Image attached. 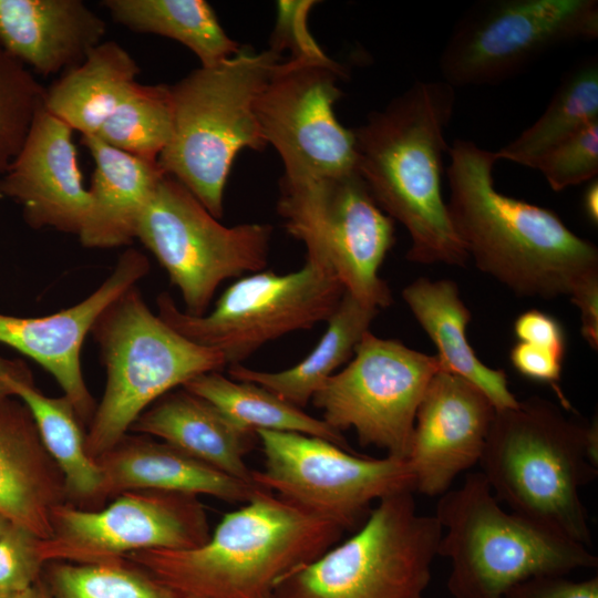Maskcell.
<instances>
[{"mask_svg":"<svg viewBox=\"0 0 598 598\" xmlns=\"http://www.w3.org/2000/svg\"><path fill=\"white\" fill-rule=\"evenodd\" d=\"M272 227L224 226L179 182L164 174L140 216L136 238L176 286L186 313L204 316L226 279L267 266Z\"/></svg>","mask_w":598,"mask_h":598,"instance_id":"obj_11","label":"cell"},{"mask_svg":"<svg viewBox=\"0 0 598 598\" xmlns=\"http://www.w3.org/2000/svg\"><path fill=\"white\" fill-rule=\"evenodd\" d=\"M342 283L306 259L285 275L260 270L233 282L204 316L183 312L167 293L157 299L158 317L189 341L240 364L268 341L328 321L343 293Z\"/></svg>","mask_w":598,"mask_h":598,"instance_id":"obj_10","label":"cell"},{"mask_svg":"<svg viewBox=\"0 0 598 598\" xmlns=\"http://www.w3.org/2000/svg\"><path fill=\"white\" fill-rule=\"evenodd\" d=\"M280 61V53L271 48L241 49L169 85L173 133L158 166L217 219L223 216L224 189L236 155L243 148L260 151L268 145L255 102Z\"/></svg>","mask_w":598,"mask_h":598,"instance_id":"obj_6","label":"cell"},{"mask_svg":"<svg viewBox=\"0 0 598 598\" xmlns=\"http://www.w3.org/2000/svg\"><path fill=\"white\" fill-rule=\"evenodd\" d=\"M256 435L265 462L264 470L251 472L252 484L343 530L362 524L372 503L414 492L406 460L365 457L293 432L258 430Z\"/></svg>","mask_w":598,"mask_h":598,"instance_id":"obj_13","label":"cell"},{"mask_svg":"<svg viewBox=\"0 0 598 598\" xmlns=\"http://www.w3.org/2000/svg\"><path fill=\"white\" fill-rule=\"evenodd\" d=\"M138 73L136 61L121 44L103 41L45 89L44 109L82 136L95 135Z\"/></svg>","mask_w":598,"mask_h":598,"instance_id":"obj_26","label":"cell"},{"mask_svg":"<svg viewBox=\"0 0 598 598\" xmlns=\"http://www.w3.org/2000/svg\"><path fill=\"white\" fill-rule=\"evenodd\" d=\"M131 432L158 437L184 453L247 483L251 472L245 455L258 441L210 402L187 391H169L150 405Z\"/></svg>","mask_w":598,"mask_h":598,"instance_id":"obj_23","label":"cell"},{"mask_svg":"<svg viewBox=\"0 0 598 598\" xmlns=\"http://www.w3.org/2000/svg\"><path fill=\"white\" fill-rule=\"evenodd\" d=\"M454 87L417 81L353 130L357 171L380 208L408 230L410 261L465 266L468 256L442 195Z\"/></svg>","mask_w":598,"mask_h":598,"instance_id":"obj_2","label":"cell"},{"mask_svg":"<svg viewBox=\"0 0 598 598\" xmlns=\"http://www.w3.org/2000/svg\"><path fill=\"white\" fill-rule=\"evenodd\" d=\"M44 95L29 69L0 47V174L21 152Z\"/></svg>","mask_w":598,"mask_h":598,"instance_id":"obj_34","label":"cell"},{"mask_svg":"<svg viewBox=\"0 0 598 598\" xmlns=\"http://www.w3.org/2000/svg\"><path fill=\"white\" fill-rule=\"evenodd\" d=\"M315 1H280L278 21L271 49L277 52L289 48L293 56H317L324 52L308 30V13Z\"/></svg>","mask_w":598,"mask_h":598,"instance_id":"obj_37","label":"cell"},{"mask_svg":"<svg viewBox=\"0 0 598 598\" xmlns=\"http://www.w3.org/2000/svg\"><path fill=\"white\" fill-rule=\"evenodd\" d=\"M504 598H598V577L571 580L566 576H539L512 587Z\"/></svg>","mask_w":598,"mask_h":598,"instance_id":"obj_39","label":"cell"},{"mask_svg":"<svg viewBox=\"0 0 598 598\" xmlns=\"http://www.w3.org/2000/svg\"><path fill=\"white\" fill-rule=\"evenodd\" d=\"M530 168L539 171L555 192L595 179L598 174V121L550 148Z\"/></svg>","mask_w":598,"mask_h":598,"instance_id":"obj_35","label":"cell"},{"mask_svg":"<svg viewBox=\"0 0 598 598\" xmlns=\"http://www.w3.org/2000/svg\"><path fill=\"white\" fill-rule=\"evenodd\" d=\"M172 133L169 85L136 82L95 136L111 147L157 163Z\"/></svg>","mask_w":598,"mask_h":598,"instance_id":"obj_32","label":"cell"},{"mask_svg":"<svg viewBox=\"0 0 598 598\" xmlns=\"http://www.w3.org/2000/svg\"><path fill=\"white\" fill-rule=\"evenodd\" d=\"M13 598H52L42 579L38 580L29 589L17 594Z\"/></svg>","mask_w":598,"mask_h":598,"instance_id":"obj_43","label":"cell"},{"mask_svg":"<svg viewBox=\"0 0 598 598\" xmlns=\"http://www.w3.org/2000/svg\"><path fill=\"white\" fill-rule=\"evenodd\" d=\"M72 128L43 107L27 141L0 178V197L22 207L32 228L79 236L90 207Z\"/></svg>","mask_w":598,"mask_h":598,"instance_id":"obj_19","label":"cell"},{"mask_svg":"<svg viewBox=\"0 0 598 598\" xmlns=\"http://www.w3.org/2000/svg\"><path fill=\"white\" fill-rule=\"evenodd\" d=\"M343 532L258 487L203 545L125 558L182 598H272L285 577L323 555Z\"/></svg>","mask_w":598,"mask_h":598,"instance_id":"obj_3","label":"cell"},{"mask_svg":"<svg viewBox=\"0 0 598 598\" xmlns=\"http://www.w3.org/2000/svg\"><path fill=\"white\" fill-rule=\"evenodd\" d=\"M448 213L475 266L522 297L570 296L598 277V249L551 209L495 187V152L457 138L448 148Z\"/></svg>","mask_w":598,"mask_h":598,"instance_id":"obj_1","label":"cell"},{"mask_svg":"<svg viewBox=\"0 0 598 598\" xmlns=\"http://www.w3.org/2000/svg\"><path fill=\"white\" fill-rule=\"evenodd\" d=\"M412 315L437 349L443 371L480 388L496 410L513 408L518 400L508 388L506 373L485 365L466 338L471 311L450 279L417 278L402 291Z\"/></svg>","mask_w":598,"mask_h":598,"instance_id":"obj_25","label":"cell"},{"mask_svg":"<svg viewBox=\"0 0 598 598\" xmlns=\"http://www.w3.org/2000/svg\"><path fill=\"white\" fill-rule=\"evenodd\" d=\"M509 360L524 378L550 384L559 396L561 408L566 411L571 409L558 386L564 357L548 349L518 341L509 352Z\"/></svg>","mask_w":598,"mask_h":598,"instance_id":"obj_38","label":"cell"},{"mask_svg":"<svg viewBox=\"0 0 598 598\" xmlns=\"http://www.w3.org/2000/svg\"><path fill=\"white\" fill-rule=\"evenodd\" d=\"M514 333L520 342L548 349L565 358V329L558 319L549 313L537 309L520 313L514 322Z\"/></svg>","mask_w":598,"mask_h":598,"instance_id":"obj_40","label":"cell"},{"mask_svg":"<svg viewBox=\"0 0 598 598\" xmlns=\"http://www.w3.org/2000/svg\"><path fill=\"white\" fill-rule=\"evenodd\" d=\"M478 464L512 512L592 547L580 493L598 474L596 421L580 423L544 398L518 400L496 410Z\"/></svg>","mask_w":598,"mask_h":598,"instance_id":"obj_4","label":"cell"},{"mask_svg":"<svg viewBox=\"0 0 598 598\" xmlns=\"http://www.w3.org/2000/svg\"><path fill=\"white\" fill-rule=\"evenodd\" d=\"M379 310L344 291L328 328L313 350L296 365L278 372L229 365V378L257 384L288 403L303 409L324 382L353 357Z\"/></svg>","mask_w":598,"mask_h":598,"instance_id":"obj_27","label":"cell"},{"mask_svg":"<svg viewBox=\"0 0 598 598\" xmlns=\"http://www.w3.org/2000/svg\"><path fill=\"white\" fill-rule=\"evenodd\" d=\"M95 461L107 498L132 491H159L246 503L258 488L143 434H125Z\"/></svg>","mask_w":598,"mask_h":598,"instance_id":"obj_22","label":"cell"},{"mask_svg":"<svg viewBox=\"0 0 598 598\" xmlns=\"http://www.w3.org/2000/svg\"><path fill=\"white\" fill-rule=\"evenodd\" d=\"M440 370L436 354L367 331L348 364L324 382L311 402L334 430L353 429L361 445L406 460L419 405Z\"/></svg>","mask_w":598,"mask_h":598,"instance_id":"obj_14","label":"cell"},{"mask_svg":"<svg viewBox=\"0 0 598 598\" xmlns=\"http://www.w3.org/2000/svg\"><path fill=\"white\" fill-rule=\"evenodd\" d=\"M11 523L0 513V537L4 534Z\"/></svg>","mask_w":598,"mask_h":598,"instance_id":"obj_45","label":"cell"},{"mask_svg":"<svg viewBox=\"0 0 598 598\" xmlns=\"http://www.w3.org/2000/svg\"><path fill=\"white\" fill-rule=\"evenodd\" d=\"M90 333L106 369L105 391L85 433L93 460L161 396L227 365L223 353L189 341L154 315L136 286L102 311Z\"/></svg>","mask_w":598,"mask_h":598,"instance_id":"obj_7","label":"cell"},{"mask_svg":"<svg viewBox=\"0 0 598 598\" xmlns=\"http://www.w3.org/2000/svg\"><path fill=\"white\" fill-rule=\"evenodd\" d=\"M582 208L587 218L595 225L598 223V182H589L582 196Z\"/></svg>","mask_w":598,"mask_h":598,"instance_id":"obj_42","label":"cell"},{"mask_svg":"<svg viewBox=\"0 0 598 598\" xmlns=\"http://www.w3.org/2000/svg\"><path fill=\"white\" fill-rule=\"evenodd\" d=\"M434 516L442 528L437 555L451 564L446 586L453 598H504L524 580L598 565L590 547L505 511L481 472L442 494Z\"/></svg>","mask_w":598,"mask_h":598,"instance_id":"obj_5","label":"cell"},{"mask_svg":"<svg viewBox=\"0 0 598 598\" xmlns=\"http://www.w3.org/2000/svg\"><path fill=\"white\" fill-rule=\"evenodd\" d=\"M12 396H0V513L47 539L52 509L66 503L64 480L29 409Z\"/></svg>","mask_w":598,"mask_h":598,"instance_id":"obj_20","label":"cell"},{"mask_svg":"<svg viewBox=\"0 0 598 598\" xmlns=\"http://www.w3.org/2000/svg\"><path fill=\"white\" fill-rule=\"evenodd\" d=\"M342 65L324 54L293 56L274 68L255 102L267 142L280 155L287 179L357 171L353 130L342 126L334 104L342 96Z\"/></svg>","mask_w":598,"mask_h":598,"instance_id":"obj_15","label":"cell"},{"mask_svg":"<svg viewBox=\"0 0 598 598\" xmlns=\"http://www.w3.org/2000/svg\"><path fill=\"white\" fill-rule=\"evenodd\" d=\"M41 579L52 598H182L126 558L97 564L48 561Z\"/></svg>","mask_w":598,"mask_h":598,"instance_id":"obj_33","label":"cell"},{"mask_svg":"<svg viewBox=\"0 0 598 598\" xmlns=\"http://www.w3.org/2000/svg\"><path fill=\"white\" fill-rule=\"evenodd\" d=\"M13 395L12 390L3 378H0V396Z\"/></svg>","mask_w":598,"mask_h":598,"instance_id":"obj_44","label":"cell"},{"mask_svg":"<svg viewBox=\"0 0 598 598\" xmlns=\"http://www.w3.org/2000/svg\"><path fill=\"white\" fill-rule=\"evenodd\" d=\"M51 527L40 542L44 563H105L144 549H192L210 537L197 496L159 491L125 492L94 511L58 505Z\"/></svg>","mask_w":598,"mask_h":598,"instance_id":"obj_16","label":"cell"},{"mask_svg":"<svg viewBox=\"0 0 598 598\" xmlns=\"http://www.w3.org/2000/svg\"><path fill=\"white\" fill-rule=\"evenodd\" d=\"M597 37V0H482L453 27L440 71L453 87L496 84L550 49Z\"/></svg>","mask_w":598,"mask_h":598,"instance_id":"obj_12","label":"cell"},{"mask_svg":"<svg viewBox=\"0 0 598 598\" xmlns=\"http://www.w3.org/2000/svg\"><path fill=\"white\" fill-rule=\"evenodd\" d=\"M580 311L581 334L591 349H598V277L582 282L570 296Z\"/></svg>","mask_w":598,"mask_h":598,"instance_id":"obj_41","label":"cell"},{"mask_svg":"<svg viewBox=\"0 0 598 598\" xmlns=\"http://www.w3.org/2000/svg\"><path fill=\"white\" fill-rule=\"evenodd\" d=\"M94 161L90 207L79 234L87 248H115L136 238L140 216L164 175L158 163L118 151L95 135L82 136Z\"/></svg>","mask_w":598,"mask_h":598,"instance_id":"obj_24","label":"cell"},{"mask_svg":"<svg viewBox=\"0 0 598 598\" xmlns=\"http://www.w3.org/2000/svg\"><path fill=\"white\" fill-rule=\"evenodd\" d=\"M14 595H9V594H2L0 592V598H13Z\"/></svg>","mask_w":598,"mask_h":598,"instance_id":"obj_46","label":"cell"},{"mask_svg":"<svg viewBox=\"0 0 598 598\" xmlns=\"http://www.w3.org/2000/svg\"><path fill=\"white\" fill-rule=\"evenodd\" d=\"M41 538L29 529L10 524L0 537V592L17 595L41 579L44 561Z\"/></svg>","mask_w":598,"mask_h":598,"instance_id":"obj_36","label":"cell"},{"mask_svg":"<svg viewBox=\"0 0 598 598\" xmlns=\"http://www.w3.org/2000/svg\"><path fill=\"white\" fill-rule=\"evenodd\" d=\"M105 33L81 0H0V47L42 76L80 65Z\"/></svg>","mask_w":598,"mask_h":598,"instance_id":"obj_21","label":"cell"},{"mask_svg":"<svg viewBox=\"0 0 598 598\" xmlns=\"http://www.w3.org/2000/svg\"><path fill=\"white\" fill-rule=\"evenodd\" d=\"M277 212L306 259L331 272L344 290L375 309L392 302L379 276L394 244V223L353 171L308 179L281 178Z\"/></svg>","mask_w":598,"mask_h":598,"instance_id":"obj_9","label":"cell"},{"mask_svg":"<svg viewBox=\"0 0 598 598\" xmlns=\"http://www.w3.org/2000/svg\"><path fill=\"white\" fill-rule=\"evenodd\" d=\"M413 493L377 502L349 539L285 577L272 598H423L442 528Z\"/></svg>","mask_w":598,"mask_h":598,"instance_id":"obj_8","label":"cell"},{"mask_svg":"<svg viewBox=\"0 0 598 598\" xmlns=\"http://www.w3.org/2000/svg\"><path fill=\"white\" fill-rule=\"evenodd\" d=\"M598 121V61L590 58L563 78L544 113L511 143L497 159L530 165L550 148Z\"/></svg>","mask_w":598,"mask_h":598,"instance_id":"obj_31","label":"cell"},{"mask_svg":"<svg viewBox=\"0 0 598 598\" xmlns=\"http://www.w3.org/2000/svg\"><path fill=\"white\" fill-rule=\"evenodd\" d=\"M3 379L29 409L47 451L59 466L66 503L87 511L102 508L107 499L103 474L86 452L85 433L69 399L47 396L30 382Z\"/></svg>","mask_w":598,"mask_h":598,"instance_id":"obj_28","label":"cell"},{"mask_svg":"<svg viewBox=\"0 0 598 598\" xmlns=\"http://www.w3.org/2000/svg\"><path fill=\"white\" fill-rule=\"evenodd\" d=\"M183 388L210 402L246 430L300 433L324 439L352 452L341 432L257 384L214 371L195 377Z\"/></svg>","mask_w":598,"mask_h":598,"instance_id":"obj_30","label":"cell"},{"mask_svg":"<svg viewBox=\"0 0 598 598\" xmlns=\"http://www.w3.org/2000/svg\"><path fill=\"white\" fill-rule=\"evenodd\" d=\"M113 20L137 33L173 39L212 66L238 53L213 8L204 0H104Z\"/></svg>","mask_w":598,"mask_h":598,"instance_id":"obj_29","label":"cell"},{"mask_svg":"<svg viewBox=\"0 0 598 598\" xmlns=\"http://www.w3.org/2000/svg\"><path fill=\"white\" fill-rule=\"evenodd\" d=\"M496 409L475 384L440 370L419 405L406 458L414 492L437 496L481 460Z\"/></svg>","mask_w":598,"mask_h":598,"instance_id":"obj_17","label":"cell"},{"mask_svg":"<svg viewBox=\"0 0 598 598\" xmlns=\"http://www.w3.org/2000/svg\"><path fill=\"white\" fill-rule=\"evenodd\" d=\"M150 271L144 254L128 248L112 274L79 303L44 317L0 313V343L31 358L59 383L81 424H90L96 409L81 368V349L102 311Z\"/></svg>","mask_w":598,"mask_h":598,"instance_id":"obj_18","label":"cell"}]
</instances>
